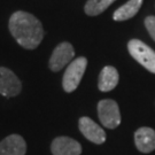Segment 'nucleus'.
<instances>
[{"label":"nucleus","mask_w":155,"mask_h":155,"mask_svg":"<svg viewBox=\"0 0 155 155\" xmlns=\"http://www.w3.org/2000/svg\"><path fill=\"white\" fill-rule=\"evenodd\" d=\"M9 31L16 41L27 50H35L41 43L44 29L37 17L27 12H15L9 18Z\"/></svg>","instance_id":"1"},{"label":"nucleus","mask_w":155,"mask_h":155,"mask_svg":"<svg viewBox=\"0 0 155 155\" xmlns=\"http://www.w3.org/2000/svg\"><path fill=\"white\" fill-rule=\"evenodd\" d=\"M127 50L136 61L148 71L155 74V51L139 39H131L127 43Z\"/></svg>","instance_id":"2"},{"label":"nucleus","mask_w":155,"mask_h":155,"mask_svg":"<svg viewBox=\"0 0 155 155\" xmlns=\"http://www.w3.org/2000/svg\"><path fill=\"white\" fill-rule=\"evenodd\" d=\"M86 66H87V60L86 58H83V56L77 58L76 60L69 63L63 75V79H62L63 90L66 92L70 93L77 89L82 81L84 72L86 70Z\"/></svg>","instance_id":"3"},{"label":"nucleus","mask_w":155,"mask_h":155,"mask_svg":"<svg viewBox=\"0 0 155 155\" xmlns=\"http://www.w3.org/2000/svg\"><path fill=\"white\" fill-rule=\"evenodd\" d=\"M98 116L104 127L115 129L121 123V113L116 101L110 99L101 100L98 104Z\"/></svg>","instance_id":"4"},{"label":"nucleus","mask_w":155,"mask_h":155,"mask_svg":"<svg viewBox=\"0 0 155 155\" xmlns=\"http://www.w3.org/2000/svg\"><path fill=\"white\" fill-rule=\"evenodd\" d=\"M74 55H75V52H74V47L70 43L63 41L60 45H58L55 50L53 51L50 62H48L51 70L60 71L62 68H64L68 63L71 62Z\"/></svg>","instance_id":"5"},{"label":"nucleus","mask_w":155,"mask_h":155,"mask_svg":"<svg viewBox=\"0 0 155 155\" xmlns=\"http://www.w3.org/2000/svg\"><path fill=\"white\" fill-rule=\"evenodd\" d=\"M21 89L22 85L16 75L8 68L0 67V94L6 98L16 97Z\"/></svg>","instance_id":"6"},{"label":"nucleus","mask_w":155,"mask_h":155,"mask_svg":"<svg viewBox=\"0 0 155 155\" xmlns=\"http://www.w3.org/2000/svg\"><path fill=\"white\" fill-rule=\"evenodd\" d=\"M78 127H79L81 132L84 134V137L89 139L90 141L98 145L104 144L106 141V133L104 129L99 127L90 117H81L78 121Z\"/></svg>","instance_id":"7"},{"label":"nucleus","mask_w":155,"mask_h":155,"mask_svg":"<svg viewBox=\"0 0 155 155\" xmlns=\"http://www.w3.org/2000/svg\"><path fill=\"white\" fill-rule=\"evenodd\" d=\"M51 150L53 155H81L82 146L75 139L58 137L52 141Z\"/></svg>","instance_id":"8"},{"label":"nucleus","mask_w":155,"mask_h":155,"mask_svg":"<svg viewBox=\"0 0 155 155\" xmlns=\"http://www.w3.org/2000/svg\"><path fill=\"white\" fill-rule=\"evenodd\" d=\"M27 144L20 134H11L0 143V155H25Z\"/></svg>","instance_id":"9"},{"label":"nucleus","mask_w":155,"mask_h":155,"mask_svg":"<svg viewBox=\"0 0 155 155\" xmlns=\"http://www.w3.org/2000/svg\"><path fill=\"white\" fill-rule=\"evenodd\" d=\"M134 143L141 153L153 152L155 150V131L150 127H140L134 133Z\"/></svg>","instance_id":"10"},{"label":"nucleus","mask_w":155,"mask_h":155,"mask_svg":"<svg viewBox=\"0 0 155 155\" xmlns=\"http://www.w3.org/2000/svg\"><path fill=\"white\" fill-rule=\"evenodd\" d=\"M118 72L114 67H104L99 75L98 87L102 92H109L116 87V85L118 84Z\"/></svg>","instance_id":"11"},{"label":"nucleus","mask_w":155,"mask_h":155,"mask_svg":"<svg viewBox=\"0 0 155 155\" xmlns=\"http://www.w3.org/2000/svg\"><path fill=\"white\" fill-rule=\"evenodd\" d=\"M141 5L143 0H129L127 4H124L115 11L113 18L115 21H127L138 13Z\"/></svg>","instance_id":"12"},{"label":"nucleus","mask_w":155,"mask_h":155,"mask_svg":"<svg viewBox=\"0 0 155 155\" xmlns=\"http://www.w3.org/2000/svg\"><path fill=\"white\" fill-rule=\"evenodd\" d=\"M116 0H87L84 11L90 16H97L105 12L109 6Z\"/></svg>","instance_id":"13"},{"label":"nucleus","mask_w":155,"mask_h":155,"mask_svg":"<svg viewBox=\"0 0 155 155\" xmlns=\"http://www.w3.org/2000/svg\"><path fill=\"white\" fill-rule=\"evenodd\" d=\"M145 27L147 29L150 37L154 39L155 41V16H147L145 18Z\"/></svg>","instance_id":"14"}]
</instances>
